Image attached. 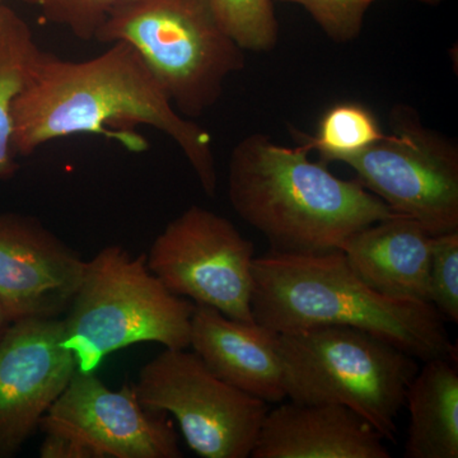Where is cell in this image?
<instances>
[{"instance_id": "8", "label": "cell", "mask_w": 458, "mask_h": 458, "mask_svg": "<svg viewBox=\"0 0 458 458\" xmlns=\"http://www.w3.org/2000/svg\"><path fill=\"white\" fill-rule=\"evenodd\" d=\"M144 408L176 419L204 458L251 457L269 403L222 381L194 351L165 349L132 385Z\"/></svg>"}, {"instance_id": "25", "label": "cell", "mask_w": 458, "mask_h": 458, "mask_svg": "<svg viewBox=\"0 0 458 458\" xmlns=\"http://www.w3.org/2000/svg\"><path fill=\"white\" fill-rule=\"evenodd\" d=\"M5 0H0V4H3V3H4Z\"/></svg>"}, {"instance_id": "18", "label": "cell", "mask_w": 458, "mask_h": 458, "mask_svg": "<svg viewBox=\"0 0 458 458\" xmlns=\"http://www.w3.org/2000/svg\"><path fill=\"white\" fill-rule=\"evenodd\" d=\"M385 134L369 108L357 102H340L324 114L313 137L300 134L298 140L310 152L318 150L322 164H345L381 140Z\"/></svg>"}, {"instance_id": "12", "label": "cell", "mask_w": 458, "mask_h": 458, "mask_svg": "<svg viewBox=\"0 0 458 458\" xmlns=\"http://www.w3.org/2000/svg\"><path fill=\"white\" fill-rule=\"evenodd\" d=\"M86 267L35 216L0 214V306L12 322L60 318L73 302Z\"/></svg>"}, {"instance_id": "13", "label": "cell", "mask_w": 458, "mask_h": 458, "mask_svg": "<svg viewBox=\"0 0 458 458\" xmlns=\"http://www.w3.org/2000/svg\"><path fill=\"white\" fill-rule=\"evenodd\" d=\"M376 428L343 405L289 401L269 410L252 458H390Z\"/></svg>"}, {"instance_id": "14", "label": "cell", "mask_w": 458, "mask_h": 458, "mask_svg": "<svg viewBox=\"0 0 458 458\" xmlns=\"http://www.w3.org/2000/svg\"><path fill=\"white\" fill-rule=\"evenodd\" d=\"M276 331L259 322L237 321L195 304L190 348L214 375L267 403L286 399Z\"/></svg>"}, {"instance_id": "5", "label": "cell", "mask_w": 458, "mask_h": 458, "mask_svg": "<svg viewBox=\"0 0 458 458\" xmlns=\"http://www.w3.org/2000/svg\"><path fill=\"white\" fill-rule=\"evenodd\" d=\"M95 40L134 47L186 119L216 106L228 78L245 66L243 50L223 31L208 0H123Z\"/></svg>"}, {"instance_id": "20", "label": "cell", "mask_w": 458, "mask_h": 458, "mask_svg": "<svg viewBox=\"0 0 458 458\" xmlns=\"http://www.w3.org/2000/svg\"><path fill=\"white\" fill-rule=\"evenodd\" d=\"M429 303L445 321L458 322V231L433 236L428 278Z\"/></svg>"}, {"instance_id": "1", "label": "cell", "mask_w": 458, "mask_h": 458, "mask_svg": "<svg viewBox=\"0 0 458 458\" xmlns=\"http://www.w3.org/2000/svg\"><path fill=\"white\" fill-rule=\"evenodd\" d=\"M146 125L164 132L183 153L209 198L218 186L209 132L177 113L140 54L126 42L84 62L44 53L13 107V148L29 157L44 144L72 135H104L129 140L114 131ZM137 135V134H135Z\"/></svg>"}, {"instance_id": "7", "label": "cell", "mask_w": 458, "mask_h": 458, "mask_svg": "<svg viewBox=\"0 0 458 458\" xmlns=\"http://www.w3.org/2000/svg\"><path fill=\"white\" fill-rule=\"evenodd\" d=\"M390 131L345 162L357 180L394 213L432 236L458 231V147L424 125L409 105H394Z\"/></svg>"}, {"instance_id": "6", "label": "cell", "mask_w": 458, "mask_h": 458, "mask_svg": "<svg viewBox=\"0 0 458 458\" xmlns=\"http://www.w3.org/2000/svg\"><path fill=\"white\" fill-rule=\"evenodd\" d=\"M286 399L343 405L394 441L396 418L419 369L418 360L367 331L319 327L279 334Z\"/></svg>"}, {"instance_id": "16", "label": "cell", "mask_w": 458, "mask_h": 458, "mask_svg": "<svg viewBox=\"0 0 458 458\" xmlns=\"http://www.w3.org/2000/svg\"><path fill=\"white\" fill-rule=\"evenodd\" d=\"M454 360L423 361L406 393L410 421L403 456L458 457V370Z\"/></svg>"}, {"instance_id": "11", "label": "cell", "mask_w": 458, "mask_h": 458, "mask_svg": "<svg viewBox=\"0 0 458 458\" xmlns=\"http://www.w3.org/2000/svg\"><path fill=\"white\" fill-rule=\"evenodd\" d=\"M62 318L12 322L0 339V458L14 456L77 370Z\"/></svg>"}, {"instance_id": "9", "label": "cell", "mask_w": 458, "mask_h": 458, "mask_svg": "<svg viewBox=\"0 0 458 458\" xmlns=\"http://www.w3.org/2000/svg\"><path fill=\"white\" fill-rule=\"evenodd\" d=\"M254 261V243L199 205L172 219L147 255L148 267L172 293L247 324L256 322Z\"/></svg>"}, {"instance_id": "21", "label": "cell", "mask_w": 458, "mask_h": 458, "mask_svg": "<svg viewBox=\"0 0 458 458\" xmlns=\"http://www.w3.org/2000/svg\"><path fill=\"white\" fill-rule=\"evenodd\" d=\"M302 5L331 40L345 44L355 40L363 30L364 17L378 0H282ZM428 5H438L445 0H415Z\"/></svg>"}, {"instance_id": "24", "label": "cell", "mask_w": 458, "mask_h": 458, "mask_svg": "<svg viewBox=\"0 0 458 458\" xmlns=\"http://www.w3.org/2000/svg\"><path fill=\"white\" fill-rule=\"evenodd\" d=\"M12 324L11 318H8L7 312L4 311L2 306H0V339L4 335L5 331Z\"/></svg>"}, {"instance_id": "4", "label": "cell", "mask_w": 458, "mask_h": 458, "mask_svg": "<svg viewBox=\"0 0 458 458\" xmlns=\"http://www.w3.org/2000/svg\"><path fill=\"white\" fill-rule=\"evenodd\" d=\"M194 311V302L172 293L150 271L147 255L106 246L87 261L62 319L64 344L82 372H95L107 355L132 344L189 349Z\"/></svg>"}, {"instance_id": "15", "label": "cell", "mask_w": 458, "mask_h": 458, "mask_svg": "<svg viewBox=\"0 0 458 458\" xmlns=\"http://www.w3.org/2000/svg\"><path fill=\"white\" fill-rule=\"evenodd\" d=\"M432 240L420 223L394 214L355 232L340 251L355 276L377 293L429 303Z\"/></svg>"}, {"instance_id": "2", "label": "cell", "mask_w": 458, "mask_h": 458, "mask_svg": "<svg viewBox=\"0 0 458 458\" xmlns=\"http://www.w3.org/2000/svg\"><path fill=\"white\" fill-rule=\"evenodd\" d=\"M303 143L284 147L269 135H247L232 149L228 200L279 254L340 251L355 232L394 216L355 180H343L309 158Z\"/></svg>"}, {"instance_id": "17", "label": "cell", "mask_w": 458, "mask_h": 458, "mask_svg": "<svg viewBox=\"0 0 458 458\" xmlns=\"http://www.w3.org/2000/svg\"><path fill=\"white\" fill-rule=\"evenodd\" d=\"M41 53L26 21L0 4V181L12 179L20 170L13 148L14 102Z\"/></svg>"}, {"instance_id": "19", "label": "cell", "mask_w": 458, "mask_h": 458, "mask_svg": "<svg viewBox=\"0 0 458 458\" xmlns=\"http://www.w3.org/2000/svg\"><path fill=\"white\" fill-rule=\"evenodd\" d=\"M274 0H208L214 17L243 51H269L279 38Z\"/></svg>"}, {"instance_id": "10", "label": "cell", "mask_w": 458, "mask_h": 458, "mask_svg": "<svg viewBox=\"0 0 458 458\" xmlns=\"http://www.w3.org/2000/svg\"><path fill=\"white\" fill-rule=\"evenodd\" d=\"M40 429L73 438L98 458L183 456L170 415L144 408L132 386L113 390L95 372L75 370Z\"/></svg>"}, {"instance_id": "22", "label": "cell", "mask_w": 458, "mask_h": 458, "mask_svg": "<svg viewBox=\"0 0 458 458\" xmlns=\"http://www.w3.org/2000/svg\"><path fill=\"white\" fill-rule=\"evenodd\" d=\"M50 22L64 26L81 40H93L110 12L123 0H27Z\"/></svg>"}, {"instance_id": "3", "label": "cell", "mask_w": 458, "mask_h": 458, "mask_svg": "<svg viewBox=\"0 0 458 458\" xmlns=\"http://www.w3.org/2000/svg\"><path fill=\"white\" fill-rule=\"evenodd\" d=\"M252 312L276 334L319 327L367 331L415 360H457L445 319L428 302L377 293L351 269L342 251L255 258Z\"/></svg>"}, {"instance_id": "23", "label": "cell", "mask_w": 458, "mask_h": 458, "mask_svg": "<svg viewBox=\"0 0 458 458\" xmlns=\"http://www.w3.org/2000/svg\"><path fill=\"white\" fill-rule=\"evenodd\" d=\"M41 458H98L95 451L62 434L45 433L38 450Z\"/></svg>"}]
</instances>
